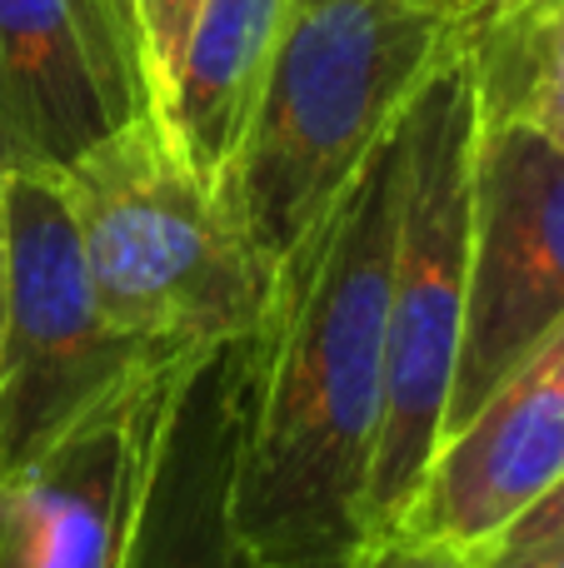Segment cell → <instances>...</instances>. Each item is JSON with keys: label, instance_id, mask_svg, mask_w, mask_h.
I'll return each instance as SVG.
<instances>
[{"label": "cell", "instance_id": "15", "mask_svg": "<svg viewBox=\"0 0 564 568\" xmlns=\"http://www.w3.org/2000/svg\"><path fill=\"white\" fill-rule=\"evenodd\" d=\"M564 544V474L500 534L495 544L485 549V568L490 564H510V559H530V554H545Z\"/></svg>", "mask_w": 564, "mask_h": 568}, {"label": "cell", "instance_id": "12", "mask_svg": "<svg viewBox=\"0 0 564 568\" xmlns=\"http://www.w3.org/2000/svg\"><path fill=\"white\" fill-rule=\"evenodd\" d=\"M465 60L480 125H530L564 150V0H475Z\"/></svg>", "mask_w": 564, "mask_h": 568}, {"label": "cell", "instance_id": "8", "mask_svg": "<svg viewBox=\"0 0 564 568\" xmlns=\"http://www.w3.org/2000/svg\"><path fill=\"white\" fill-rule=\"evenodd\" d=\"M155 115L130 0H0V175H66Z\"/></svg>", "mask_w": 564, "mask_h": 568}, {"label": "cell", "instance_id": "10", "mask_svg": "<svg viewBox=\"0 0 564 568\" xmlns=\"http://www.w3.org/2000/svg\"><path fill=\"white\" fill-rule=\"evenodd\" d=\"M235 384L240 344L210 349L190 364L140 499L125 568H260L230 514Z\"/></svg>", "mask_w": 564, "mask_h": 568}, {"label": "cell", "instance_id": "3", "mask_svg": "<svg viewBox=\"0 0 564 568\" xmlns=\"http://www.w3.org/2000/svg\"><path fill=\"white\" fill-rule=\"evenodd\" d=\"M60 185L95 304L115 334L140 349L200 354L260 329L275 275L155 115L115 130Z\"/></svg>", "mask_w": 564, "mask_h": 568}, {"label": "cell", "instance_id": "9", "mask_svg": "<svg viewBox=\"0 0 564 568\" xmlns=\"http://www.w3.org/2000/svg\"><path fill=\"white\" fill-rule=\"evenodd\" d=\"M564 474V329L435 449L400 529L485 549Z\"/></svg>", "mask_w": 564, "mask_h": 568}, {"label": "cell", "instance_id": "16", "mask_svg": "<svg viewBox=\"0 0 564 568\" xmlns=\"http://www.w3.org/2000/svg\"><path fill=\"white\" fill-rule=\"evenodd\" d=\"M490 568H564V544L545 554H530V559H510V564H490Z\"/></svg>", "mask_w": 564, "mask_h": 568}, {"label": "cell", "instance_id": "11", "mask_svg": "<svg viewBox=\"0 0 564 568\" xmlns=\"http://www.w3.org/2000/svg\"><path fill=\"white\" fill-rule=\"evenodd\" d=\"M285 0H200L175 85L155 120L190 170L215 190L265 80Z\"/></svg>", "mask_w": 564, "mask_h": 568}, {"label": "cell", "instance_id": "2", "mask_svg": "<svg viewBox=\"0 0 564 568\" xmlns=\"http://www.w3.org/2000/svg\"><path fill=\"white\" fill-rule=\"evenodd\" d=\"M470 10L475 0H285L255 110L215 180L270 275L465 45Z\"/></svg>", "mask_w": 564, "mask_h": 568}, {"label": "cell", "instance_id": "6", "mask_svg": "<svg viewBox=\"0 0 564 568\" xmlns=\"http://www.w3.org/2000/svg\"><path fill=\"white\" fill-rule=\"evenodd\" d=\"M564 329V150L530 125H480L470 280L445 439ZM440 439V444H445Z\"/></svg>", "mask_w": 564, "mask_h": 568}, {"label": "cell", "instance_id": "1", "mask_svg": "<svg viewBox=\"0 0 564 568\" xmlns=\"http://www.w3.org/2000/svg\"><path fill=\"white\" fill-rule=\"evenodd\" d=\"M400 200L395 125L275 270L265 320L240 339L230 514L260 568H350L370 544Z\"/></svg>", "mask_w": 564, "mask_h": 568}, {"label": "cell", "instance_id": "14", "mask_svg": "<svg viewBox=\"0 0 564 568\" xmlns=\"http://www.w3.org/2000/svg\"><path fill=\"white\" fill-rule=\"evenodd\" d=\"M350 568H485V559H480L475 549L435 539V534L390 529V534H375V539L355 554Z\"/></svg>", "mask_w": 564, "mask_h": 568}, {"label": "cell", "instance_id": "17", "mask_svg": "<svg viewBox=\"0 0 564 568\" xmlns=\"http://www.w3.org/2000/svg\"><path fill=\"white\" fill-rule=\"evenodd\" d=\"M0 314H6V175H0Z\"/></svg>", "mask_w": 564, "mask_h": 568}, {"label": "cell", "instance_id": "13", "mask_svg": "<svg viewBox=\"0 0 564 568\" xmlns=\"http://www.w3.org/2000/svg\"><path fill=\"white\" fill-rule=\"evenodd\" d=\"M135 6V26H140V55H145V75H150V100L155 110L165 105L170 85H175L180 55H185L190 26H195L200 0H130Z\"/></svg>", "mask_w": 564, "mask_h": 568}, {"label": "cell", "instance_id": "7", "mask_svg": "<svg viewBox=\"0 0 564 568\" xmlns=\"http://www.w3.org/2000/svg\"><path fill=\"white\" fill-rule=\"evenodd\" d=\"M200 354L140 359L26 469L0 474V568H125L170 409Z\"/></svg>", "mask_w": 564, "mask_h": 568}, {"label": "cell", "instance_id": "4", "mask_svg": "<svg viewBox=\"0 0 564 568\" xmlns=\"http://www.w3.org/2000/svg\"><path fill=\"white\" fill-rule=\"evenodd\" d=\"M405 130V200L390 270L385 320V409L370 459V539L400 529L445 439L470 280V210H475L480 105L465 45L425 80Z\"/></svg>", "mask_w": 564, "mask_h": 568}, {"label": "cell", "instance_id": "5", "mask_svg": "<svg viewBox=\"0 0 564 568\" xmlns=\"http://www.w3.org/2000/svg\"><path fill=\"white\" fill-rule=\"evenodd\" d=\"M150 354L100 314L60 175H6L0 474L26 469Z\"/></svg>", "mask_w": 564, "mask_h": 568}]
</instances>
